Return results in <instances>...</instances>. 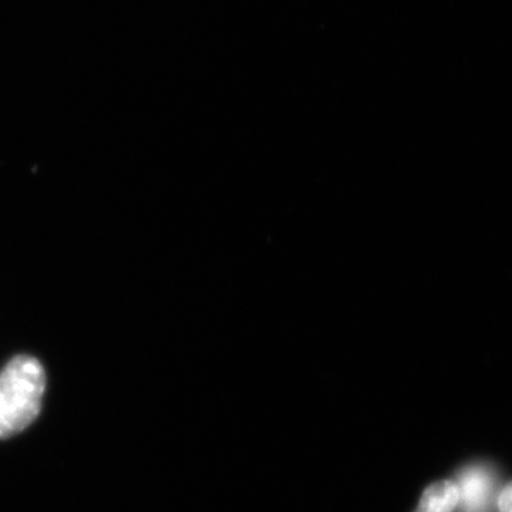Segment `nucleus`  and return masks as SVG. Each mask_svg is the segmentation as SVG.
Here are the masks:
<instances>
[{"instance_id":"obj_1","label":"nucleus","mask_w":512,"mask_h":512,"mask_svg":"<svg viewBox=\"0 0 512 512\" xmlns=\"http://www.w3.org/2000/svg\"><path fill=\"white\" fill-rule=\"evenodd\" d=\"M46 372L36 357H13L0 372V440L28 429L42 410Z\"/></svg>"},{"instance_id":"obj_2","label":"nucleus","mask_w":512,"mask_h":512,"mask_svg":"<svg viewBox=\"0 0 512 512\" xmlns=\"http://www.w3.org/2000/svg\"><path fill=\"white\" fill-rule=\"evenodd\" d=\"M458 500L454 512H495L500 491L493 468L484 464L468 466L458 473Z\"/></svg>"},{"instance_id":"obj_3","label":"nucleus","mask_w":512,"mask_h":512,"mask_svg":"<svg viewBox=\"0 0 512 512\" xmlns=\"http://www.w3.org/2000/svg\"><path fill=\"white\" fill-rule=\"evenodd\" d=\"M457 488L454 481H440L430 485L414 512H454L457 507Z\"/></svg>"},{"instance_id":"obj_4","label":"nucleus","mask_w":512,"mask_h":512,"mask_svg":"<svg viewBox=\"0 0 512 512\" xmlns=\"http://www.w3.org/2000/svg\"><path fill=\"white\" fill-rule=\"evenodd\" d=\"M498 512H512V483L504 487L498 495L497 501Z\"/></svg>"}]
</instances>
